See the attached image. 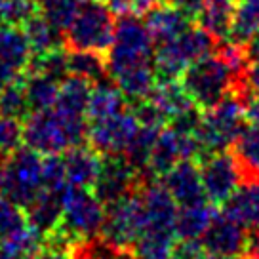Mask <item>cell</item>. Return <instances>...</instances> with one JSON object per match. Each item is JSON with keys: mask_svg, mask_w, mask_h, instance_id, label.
<instances>
[{"mask_svg": "<svg viewBox=\"0 0 259 259\" xmlns=\"http://www.w3.org/2000/svg\"><path fill=\"white\" fill-rule=\"evenodd\" d=\"M88 116L69 114L56 107L32 111L23 118V143L32 151L46 154H63L88 139Z\"/></svg>", "mask_w": 259, "mask_h": 259, "instance_id": "1", "label": "cell"}, {"mask_svg": "<svg viewBox=\"0 0 259 259\" xmlns=\"http://www.w3.org/2000/svg\"><path fill=\"white\" fill-rule=\"evenodd\" d=\"M179 82L183 84L194 105L200 107L202 111L218 105L221 99L231 94H238L246 101L250 97L246 84L236 78L233 69L218 52L208 54L189 65Z\"/></svg>", "mask_w": 259, "mask_h": 259, "instance_id": "2", "label": "cell"}, {"mask_svg": "<svg viewBox=\"0 0 259 259\" xmlns=\"http://www.w3.org/2000/svg\"><path fill=\"white\" fill-rule=\"evenodd\" d=\"M42 160L44 156L27 145L4 156L0 160V194L27 210L44 191Z\"/></svg>", "mask_w": 259, "mask_h": 259, "instance_id": "3", "label": "cell"}, {"mask_svg": "<svg viewBox=\"0 0 259 259\" xmlns=\"http://www.w3.org/2000/svg\"><path fill=\"white\" fill-rule=\"evenodd\" d=\"M114 12L101 0H82L73 23L63 31L67 50H88L107 56L114 38Z\"/></svg>", "mask_w": 259, "mask_h": 259, "instance_id": "4", "label": "cell"}, {"mask_svg": "<svg viewBox=\"0 0 259 259\" xmlns=\"http://www.w3.org/2000/svg\"><path fill=\"white\" fill-rule=\"evenodd\" d=\"M246 122V99L238 94H231L221 99L218 105L206 109L196 132L204 153L227 151V147L233 145L236 138L242 134Z\"/></svg>", "mask_w": 259, "mask_h": 259, "instance_id": "5", "label": "cell"}, {"mask_svg": "<svg viewBox=\"0 0 259 259\" xmlns=\"http://www.w3.org/2000/svg\"><path fill=\"white\" fill-rule=\"evenodd\" d=\"M215 48L218 40L202 25H191L181 36L158 44L154 52V69L158 80H179L189 65L213 54Z\"/></svg>", "mask_w": 259, "mask_h": 259, "instance_id": "6", "label": "cell"}, {"mask_svg": "<svg viewBox=\"0 0 259 259\" xmlns=\"http://www.w3.org/2000/svg\"><path fill=\"white\" fill-rule=\"evenodd\" d=\"M61 225L59 229L73 242L92 240L101 235L107 206L94 191L69 185L61 193Z\"/></svg>", "mask_w": 259, "mask_h": 259, "instance_id": "7", "label": "cell"}, {"mask_svg": "<svg viewBox=\"0 0 259 259\" xmlns=\"http://www.w3.org/2000/svg\"><path fill=\"white\" fill-rule=\"evenodd\" d=\"M153 36L141 16L124 14L114 25L113 46L107 54V67H120L139 61H154Z\"/></svg>", "mask_w": 259, "mask_h": 259, "instance_id": "8", "label": "cell"}, {"mask_svg": "<svg viewBox=\"0 0 259 259\" xmlns=\"http://www.w3.org/2000/svg\"><path fill=\"white\" fill-rule=\"evenodd\" d=\"M145 227V208L139 191L107 206L105 221L101 227V238L107 242L132 248Z\"/></svg>", "mask_w": 259, "mask_h": 259, "instance_id": "9", "label": "cell"}, {"mask_svg": "<svg viewBox=\"0 0 259 259\" xmlns=\"http://www.w3.org/2000/svg\"><path fill=\"white\" fill-rule=\"evenodd\" d=\"M88 122L90 145L101 156H122L141 126L134 111L128 109L105 118Z\"/></svg>", "mask_w": 259, "mask_h": 259, "instance_id": "10", "label": "cell"}, {"mask_svg": "<svg viewBox=\"0 0 259 259\" xmlns=\"http://www.w3.org/2000/svg\"><path fill=\"white\" fill-rule=\"evenodd\" d=\"M204 193L208 202L225 204L244 181V174L236 162L235 154L227 151L210 153L200 158Z\"/></svg>", "mask_w": 259, "mask_h": 259, "instance_id": "11", "label": "cell"}, {"mask_svg": "<svg viewBox=\"0 0 259 259\" xmlns=\"http://www.w3.org/2000/svg\"><path fill=\"white\" fill-rule=\"evenodd\" d=\"M141 183V174L124 156H103L101 170L92 189L97 198L109 206L139 191Z\"/></svg>", "mask_w": 259, "mask_h": 259, "instance_id": "12", "label": "cell"}, {"mask_svg": "<svg viewBox=\"0 0 259 259\" xmlns=\"http://www.w3.org/2000/svg\"><path fill=\"white\" fill-rule=\"evenodd\" d=\"M162 185L168 189L178 206H193V204L208 202L204 193L200 164L196 160H181L171 170L162 176Z\"/></svg>", "mask_w": 259, "mask_h": 259, "instance_id": "13", "label": "cell"}, {"mask_svg": "<svg viewBox=\"0 0 259 259\" xmlns=\"http://www.w3.org/2000/svg\"><path fill=\"white\" fill-rule=\"evenodd\" d=\"M250 231L244 229L240 223L231 219L225 213H218L210 227L206 229L200 242L206 253H219V255H242L248 248Z\"/></svg>", "mask_w": 259, "mask_h": 259, "instance_id": "14", "label": "cell"}, {"mask_svg": "<svg viewBox=\"0 0 259 259\" xmlns=\"http://www.w3.org/2000/svg\"><path fill=\"white\" fill-rule=\"evenodd\" d=\"M143 21L153 40L156 44H164L181 36L191 25H194V17L168 0H160L143 16Z\"/></svg>", "mask_w": 259, "mask_h": 259, "instance_id": "15", "label": "cell"}, {"mask_svg": "<svg viewBox=\"0 0 259 259\" xmlns=\"http://www.w3.org/2000/svg\"><path fill=\"white\" fill-rule=\"evenodd\" d=\"M109 78L118 86V90L132 103L151 96V92L158 82L154 61H139V63L111 67Z\"/></svg>", "mask_w": 259, "mask_h": 259, "instance_id": "16", "label": "cell"}, {"mask_svg": "<svg viewBox=\"0 0 259 259\" xmlns=\"http://www.w3.org/2000/svg\"><path fill=\"white\" fill-rule=\"evenodd\" d=\"M223 213L248 231H259V178H244L240 187L223 204Z\"/></svg>", "mask_w": 259, "mask_h": 259, "instance_id": "17", "label": "cell"}, {"mask_svg": "<svg viewBox=\"0 0 259 259\" xmlns=\"http://www.w3.org/2000/svg\"><path fill=\"white\" fill-rule=\"evenodd\" d=\"M63 162L69 185L92 189L101 170L103 158L92 145H76L63 153Z\"/></svg>", "mask_w": 259, "mask_h": 259, "instance_id": "18", "label": "cell"}, {"mask_svg": "<svg viewBox=\"0 0 259 259\" xmlns=\"http://www.w3.org/2000/svg\"><path fill=\"white\" fill-rule=\"evenodd\" d=\"M0 59L19 73L27 71L32 59V50L21 25L0 23Z\"/></svg>", "mask_w": 259, "mask_h": 259, "instance_id": "19", "label": "cell"}, {"mask_svg": "<svg viewBox=\"0 0 259 259\" xmlns=\"http://www.w3.org/2000/svg\"><path fill=\"white\" fill-rule=\"evenodd\" d=\"M61 194L44 189L25 210V215L27 221L40 233L42 238H46L61 225Z\"/></svg>", "mask_w": 259, "mask_h": 259, "instance_id": "20", "label": "cell"}, {"mask_svg": "<svg viewBox=\"0 0 259 259\" xmlns=\"http://www.w3.org/2000/svg\"><path fill=\"white\" fill-rule=\"evenodd\" d=\"M218 210L211 202L181 206L176 219V235L179 240H200Z\"/></svg>", "mask_w": 259, "mask_h": 259, "instance_id": "21", "label": "cell"}, {"mask_svg": "<svg viewBox=\"0 0 259 259\" xmlns=\"http://www.w3.org/2000/svg\"><path fill=\"white\" fill-rule=\"evenodd\" d=\"M235 8L236 0H204L200 14L196 16L198 25H202L218 42L227 40L235 17Z\"/></svg>", "mask_w": 259, "mask_h": 259, "instance_id": "22", "label": "cell"}, {"mask_svg": "<svg viewBox=\"0 0 259 259\" xmlns=\"http://www.w3.org/2000/svg\"><path fill=\"white\" fill-rule=\"evenodd\" d=\"M176 238H178L176 231L143 227L132 250L138 259H171Z\"/></svg>", "mask_w": 259, "mask_h": 259, "instance_id": "23", "label": "cell"}, {"mask_svg": "<svg viewBox=\"0 0 259 259\" xmlns=\"http://www.w3.org/2000/svg\"><path fill=\"white\" fill-rule=\"evenodd\" d=\"M126 96L122 94L113 80H101L94 84L88 101V120L105 118L126 109Z\"/></svg>", "mask_w": 259, "mask_h": 259, "instance_id": "24", "label": "cell"}, {"mask_svg": "<svg viewBox=\"0 0 259 259\" xmlns=\"http://www.w3.org/2000/svg\"><path fill=\"white\" fill-rule=\"evenodd\" d=\"M67 67L69 74L80 76L84 80L97 84L109 78L107 56L88 52V50H67Z\"/></svg>", "mask_w": 259, "mask_h": 259, "instance_id": "25", "label": "cell"}, {"mask_svg": "<svg viewBox=\"0 0 259 259\" xmlns=\"http://www.w3.org/2000/svg\"><path fill=\"white\" fill-rule=\"evenodd\" d=\"M23 31L27 34V40L31 44L32 56L36 54H44L50 50L57 48V46H63V34L61 31H57L54 25L50 23V19L40 10L31 16L23 25Z\"/></svg>", "mask_w": 259, "mask_h": 259, "instance_id": "26", "label": "cell"}, {"mask_svg": "<svg viewBox=\"0 0 259 259\" xmlns=\"http://www.w3.org/2000/svg\"><path fill=\"white\" fill-rule=\"evenodd\" d=\"M94 84L84 80L80 76L69 74L59 88L56 109L69 114H78V116H88V101Z\"/></svg>", "mask_w": 259, "mask_h": 259, "instance_id": "27", "label": "cell"}, {"mask_svg": "<svg viewBox=\"0 0 259 259\" xmlns=\"http://www.w3.org/2000/svg\"><path fill=\"white\" fill-rule=\"evenodd\" d=\"M149 97L156 103V107L162 113L166 114L168 122L176 114L183 113L185 109L194 105L193 99L189 97V94L183 88V84L178 80H158Z\"/></svg>", "mask_w": 259, "mask_h": 259, "instance_id": "28", "label": "cell"}, {"mask_svg": "<svg viewBox=\"0 0 259 259\" xmlns=\"http://www.w3.org/2000/svg\"><path fill=\"white\" fill-rule=\"evenodd\" d=\"M61 82L46 76L40 73H25V90H27V99L32 111H46L56 107L57 97H59Z\"/></svg>", "mask_w": 259, "mask_h": 259, "instance_id": "29", "label": "cell"}, {"mask_svg": "<svg viewBox=\"0 0 259 259\" xmlns=\"http://www.w3.org/2000/svg\"><path fill=\"white\" fill-rule=\"evenodd\" d=\"M233 154L244 178H259V126H246L233 143Z\"/></svg>", "mask_w": 259, "mask_h": 259, "instance_id": "30", "label": "cell"}, {"mask_svg": "<svg viewBox=\"0 0 259 259\" xmlns=\"http://www.w3.org/2000/svg\"><path fill=\"white\" fill-rule=\"evenodd\" d=\"M259 32V0H238L229 38L246 44Z\"/></svg>", "mask_w": 259, "mask_h": 259, "instance_id": "31", "label": "cell"}, {"mask_svg": "<svg viewBox=\"0 0 259 259\" xmlns=\"http://www.w3.org/2000/svg\"><path fill=\"white\" fill-rule=\"evenodd\" d=\"M160 130L162 128H153V126H143L141 124L138 134H136V138L132 139V143H130L128 149L122 154L139 174H143V170H145L147 164H149L151 151H153L154 141L158 138Z\"/></svg>", "mask_w": 259, "mask_h": 259, "instance_id": "32", "label": "cell"}, {"mask_svg": "<svg viewBox=\"0 0 259 259\" xmlns=\"http://www.w3.org/2000/svg\"><path fill=\"white\" fill-rule=\"evenodd\" d=\"M74 259H138L132 248L116 246L105 238H92L74 244Z\"/></svg>", "mask_w": 259, "mask_h": 259, "instance_id": "33", "label": "cell"}, {"mask_svg": "<svg viewBox=\"0 0 259 259\" xmlns=\"http://www.w3.org/2000/svg\"><path fill=\"white\" fill-rule=\"evenodd\" d=\"M29 73H40L46 76H52L56 80L63 82L69 76V67H67V48L65 46H57V48L44 52V54H36L32 56L31 63L27 67ZM25 71V73H27Z\"/></svg>", "mask_w": 259, "mask_h": 259, "instance_id": "34", "label": "cell"}, {"mask_svg": "<svg viewBox=\"0 0 259 259\" xmlns=\"http://www.w3.org/2000/svg\"><path fill=\"white\" fill-rule=\"evenodd\" d=\"M29 113H31V107H29V99H27L23 74L21 78L10 82L8 86L0 90V114L23 120Z\"/></svg>", "mask_w": 259, "mask_h": 259, "instance_id": "35", "label": "cell"}, {"mask_svg": "<svg viewBox=\"0 0 259 259\" xmlns=\"http://www.w3.org/2000/svg\"><path fill=\"white\" fill-rule=\"evenodd\" d=\"M29 223L25 210L12 202L4 194H0V244L6 242L10 236L17 233L21 227Z\"/></svg>", "mask_w": 259, "mask_h": 259, "instance_id": "36", "label": "cell"}, {"mask_svg": "<svg viewBox=\"0 0 259 259\" xmlns=\"http://www.w3.org/2000/svg\"><path fill=\"white\" fill-rule=\"evenodd\" d=\"M42 181L44 189L52 193L61 194L69 187L67 174H65V162L61 154H46L42 160Z\"/></svg>", "mask_w": 259, "mask_h": 259, "instance_id": "37", "label": "cell"}, {"mask_svg": "<svg viewBox=\"0 0 259 259\" xmlns=\"http://www.w3.org/2000/svg\"><path fill=\"white\" fill-rule=\"evenodd\" d=\"M21 141H23V120L0 114V158L19 149Z\"/></svg>", "mask_w": 259, "mask_h": 259, "instance_id": "38", "label": "cell"}, {"mask_svg": "<svg viewBox=\"0 0 259 259\" xmlns=\"http://www.w3.org/2000/svg\"><path fill=\"white\" fill-rule=\"evenodd\" d=\"M36 12L34 0H0V23L23 25Z\"/></svg>", "mask_w": 259, "mask_h": 259, "instance_id": "39", "label": "cell"}, {"mask_svg": "<svg viewBox=\"0 0 259 259\" xmlns=\"http://www.w3.org/2000/svg\"><path fill=\"white\" fill-rule=\"evenodd\" d=\"M80 4L82 0H57L56 4H52L50 8L42 10V14L48 17L50 23L63 34V31L73 23V19L78 14Z\"/></svg>", "mask_w": 259, "mask_h": 259, "instance_id": "40", "label": "cell"}, {"mask_svg": "<svg viewBox=\"0 0 259 259\" xmlns=\"http://www.w3.org/2000/svg\"><path fill=\"white\" fill-rule=\"evenodd\" d=\"M160 0H105V4L113 10L114 14L124 16V14H132V16H145L154 4H158Z\"/></svg>", "mask_w": 259, "mask_h": 259, "instance_id": "41", "label": "cell"}, {"mask_svg": "<svg viewBox=\"0 0 259 259\" xmlns=\"http://www.w3.org/2000/svg\"><path fill=\"white\" fill-rule=\"evenodd\" d=\"M74 248L69 246H59V244L44 240L38 250L27 259H74Z\"/></svg>", "mask_w": 259, "mask_h": 259, "instance_id": "42", "label": "cell"}, {"mask_svg": "<svg viewBox=\"0 0 259 259\" xmlns=\"http://www.w3.org/2000/svg\"><path fill=\"white\" fill-rule=\"evenodd\" d=\"M206 253L200 240H181L176 242L171 259H200Z\"/></svg>", "mask_w": 259, "mask_h": 259, "instance_id": "43", "label": "cell"}, {"mask_svg": "<svg viewBox=\"0 0 259 259\" xmlns=\"http://www.w3.org/2000/svg\"><path fill=\"white\" fill-rule=\"evenodd\" d=\"M244 82H246L248 94H253L255 97H259V63H251L248 67Z\"/></svg>", "mask_w": 259, "mask_h": 259, "instance_id": "44", "label": "cell"}, {"mask_svg": "<svg viewBox=\"0 0 259 259\" xmlns=\"http://www.w3.org/2000/svg\"><path fill=\"white\" fill-rule=\"evenodd\" d=\"M25 73H19L17 69H14L12 65L4 63L2 59H0V90L4 88V86H8L10 82L17 80V78H21Z\"/></svg>", "mask_w": 259, "mask_h": 259, "instance_id": "45", "label": "cell"}, {"mask_svg": "<svg viewBox=\"0 0 259 259\" xmlns=\"http://www.w3.org/2000/svg\"><path fill=\"white\" fill-rule=\"evenodd\" d=\"M246 118L250 124L259 126V97H248L246 101Z\"/></svg>", "mask_w": 259, "mask_h": 259, "instance_id": "46", "label": "cell"}, {"mask_svg": "<svg viewBox=\"0 0 259 259\" xmlns=\"http://www.w3.org/2000/svg\"><path fill=\"white\" fill-rule=\"evenodd\" d=\"M246 52L250 57V63H259V32L246 42Z\"/></svg>", "mask_w": 259, "mask_h": 259, "instance_id": "47", "label": "cell"}, {"mask_svg": "<svg viewBox=\"0 0 259 259\" xmlns=\"http://www.w3.org/2000/svg\"><path fill=\"white\" fill-rule=\"evenodd\" d=\"M200 259H240V255H219V253H204Z\"/></svg>", "mask_w": 259, "mask_h": 259, "instance_id": "48", "label": "cell"}, {"mask_svg": "<svg viewBox=\"0 0 259 259\" xmlns=\"http://www.w3.org/2000/svg\"><path fill=\"white\" fill-rule=\"evenodd\" d=\"M57 0H34V4H36V6H38V10H46V8H50V6H52V4H56Z\"/></svg>", "mask_w": 259, "mask_h": 259, "instance_id": "49", "label": "cell"}, {"mask_svg": "<svg viewBox=\"0 0 259 259\" xmlns=\"http://www.w3.org/2000/svg\"><path fill=\"white\" fill-rule=\"evenodd\" d=\"M0 259H16V257H14V253L4 244H0Z\"/></svg>", "mask_w": 259, "mask_h": 259, "instance_id": "50", "label": "cell"}, {"mask_svg": "<svg viewBox=\"0 0 259 259\" xmlns=\"http://www.w3.org/2000/svg\"><path fill=\"white\" fill-rule=\"evenodd\" d=\"M101 2H105V0H101Z\"/></svg>", "mask_w": 259, "mask_h": 259, "instance_id": "51", "label": "cell"}, {"mask_svg": "<svg viewBox=\"0 0 259 259\" xmlns=\"http://www.w3.org/2000/svg\"><path fill=\"white\" fill-rule=\"evenodd\" d=\"M236 2H238V0H236Z\"/></svg>", "mask_w": 259, "mask_h": 259, "instance_id": "52", "label": "cell"}]
</instances>
